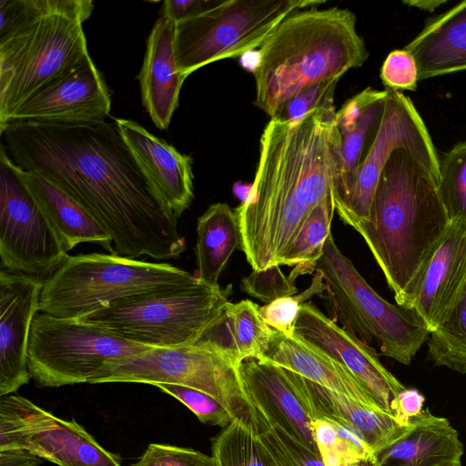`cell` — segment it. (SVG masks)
Listing matches in <instances>:
<instances>
[{"label":"cell","mask_w":466,"mask_h":466,"mask_svg":"<svg viewBox=\"0 0 466 466\" xmlns=\"http://www.w3.org/2000/svg\"><path fill=\"white\" fill-rule=\"evenodd\" d=\"M0 133L18 167L47 178L96 218L116 255L164 260L186 250L177 218L155 194L115 123L14 121Z\"/></svg>","instance_id":"obj_1"},{"label":"cell","mask_w":466,"mask_h":466,"mask_svg":"<svg viewBox=\"0 0 466 466\" xmlns=\"http://www.w3.org/2000/svg\"><path fill=\"white\" fill-rule=\"evenodd\" d=\"M335 115L334 107H320L265 127L253 183L235 210L239 248L252 269L281 266L309 214L332 195L340 166Z\"/></svg>","instance_id":"obj_2"},{"label":"cell","mask_w":466,"mask_h":466,"mask_svg":"<svg viewBox=\"0 0 466 466\" xmlns=\"http://www.w3.org/2000/svg\"><path fill=\"white\" fill-rule=\"evenodd\" d=\"M439 155L399 147L378 181L368 218L355 229L365 240L399 300L451 220L439 190Z\"/></svg>","instance_id":"obj_3"},{"label":"cell","mask_w":466,"mask_h":466,"mask_svg":"<svg viewBox=\"0 0 466 466\" xmlns=\"http://www.w3.org/2000/svg\"><path fill=\"white\" fill-rule=\"evenodd\" d=\"M349 9L317 7L284 18L264 41L253 67L255 105L270 118L291 96L340 78L369 57Z\"/></svg>","instance_id":"obj_4"},{"label":"cell","mask_w":466,"mask_h":466,"mask_svg":"<svg viewBox=\"0 0 466 466\" xmlns=\"http://www.w3.org/2000/svg\"><path fill=\"white\" fill-rule=\"evenodd\" d=\"M90 0L0 1V127L31 95L88 53Z\"/></svg>","instance_id":"obj_5"},{"label":"cell","mask_w":466,"mask_h":466,"mask_svg":"<svg viewBox=\"0 0 466 466\" xmlns=\"http://www.w3.org/2000/svg\"><path fill=\"white\" fill-rule=\"evenodd\" d=\"M231 289L197 279L118 299L78 319L151 348L193 345L221 318Z\"/></svg>","instance_id":"obj_6"},{"label":"cell","mask_w":466,"mask_h":466,"mask_svg":"<svg viewBox=\"0 0 466 466\" xmlns=\"http://www.w3.org/2000/svg\"><path fill=\"white\" fill-rule=\"evenodd\" d=\"M196 275L167 263L116 254L67 255L47 278L39 311L65 319H81L137 294L194 282Z\"/></svg>","instance_id":"obj_7"},{"label":"cell","mask_w":466,"mask_h":466,"mask_svg":"<svg viewBox=\"0 0 466 466\" xmlns=\"http://www.w3.org/2000/svg\"><path fill=\"white\" fill-rule=\"evenodd\" d=\"M327 284L333 320L370 345L376 340L380 354L410 365L430 336L425 321L413 309L380 297L338 248L330 233L315 264Z\"/></svg>","instance_id":"obj_8"},{"label":"cell","mask_w":466,"mask_h":466,"mask_svg":"<svg viewBox=\"0 0 466 466\" xmlns=\"http://www.w3.org/2000/svg\"><path fill=\"white\" fill-rule=\"evenodd\" d=\"M321 0H213L198 14L176 24L177 70L188 76L210 63L259 48L290 14L324 4Z\"/></svg>","instance_id":"obj_9"},{"label":"cell","mask_w":466,"mask_h":466,"mask_svg":"<svg viewBox=\"0 0 466 466\" xmlns=\"http://www.w3.org/2000/svg\"><path fill=\"white\" fill-rule=\"evenodd\" d=\"M149 349L98 325L38 311L30 330L28 370L40 388L89 383L104 368Z\"/></svg>","instance_id":"obj_10"},{"label":"cell","mask_w":466,"mask_h":466,"mask_svg":"<svg viewBox=\"0 0 466 466\" xmlns=\"http://www.w3.org/2000/svg\"><path fill=\"white\" fill-rule=\"evenodd\" d=\"M108 382L181 385L214 397L235 418L251 414L238 367L221 352L196 344L151 348L133 359L104 368L89 383Z\"/></svg>","instance_id":"obj_11"},{"label":"cell","mask_w":466,"mask_h":466,"mask_svg":"<svg viewBox=\"0 0 466 466\" xmlns=\"http://www.w3.org/2000/svg\"><path fill=\"white\" fill-rule=\"evenodd\" d=\"M67 255L55 228L23 182L18 167L1 144V269L47 278Z\"/></svg>","instance_id":"obj_12"},{"label":"cell","mask_w":466,"mask_h":466,"mask_svg":"<svg viewBox=\"0 0 466 466\" xmlns=\"http://www.w3.org/2000/svg\"><path fill=\"white\" fill-rule=\"evenodd\" d=\"M25 448L58 466H122L76 421L63 420L16 394L0 398V449Z\"/></svg>","instance_id":"obj_13"},{"label":"cell","mask_w":466,"mask_h":466,"mask_svg":"<svg viewBox=\"0 0 466 466\" xmlns=\"http://www.w3.org/2000/svg\"><path fill=\"white\" fill-rule=\"evenodd\" d=\"M386 89L387 99L377 136L347 191L334 201L340 219L353 228L368 218L380 173L395 148L412 147L436 150L411 99L402 92Z\"/></svg>","instance_id":"obj_14"},{"label":"cell","mask_w":466,"mask_h":466,"mask_svg":"<svg viewBox=\"0 0 466 466\" xmlns=\"http://www.w3.org/2000/svg\"><path fill=\"white\" fill-rule=\"evenodd\" d=\"M110 109L108 88L87 54L25 99L10 116L8 123L75 124L104 121L109 116Z\"/></svg>","instance_id":"obj_15"},{"label":"cell","mask_w":466,"mask_h":466,"mask_svg":"<svg viewBox=\"0 0 466 466\" xmlns=\"http://www.w3.org/2000/svg\"><path fill=\"white\" fill-rule=\"evenodd\" d=\"M295 334L344 365L382 410L396 416L399 395L406 387L382 365L373 348L324 315L311 302L301 305Z\"/></svg>","instance_id":"obj_16"},{"label":"cell","mask_w":466,"mask_h":466,"mask_svg":"<svg viewBox=\"0 0 466 466\" xmlns=\"http://www.w3.org/2000/svg\"><path fill=\"white\" fill-rule=\"evenodd\" d=\"M465 282L466 219H458L451 221L396 304L416 311L431 333L447 318Z\"/></svg>","instance_id":"obj_17"},{"label":"cell","mask_w":466,"mask_h":466,"mask_svg":"<svg viewBox=\"0 0 466 466\" xmlns=\"http://www.w3.org/2000/svg\"><path fill=\"white\" fill-rule=\"evenodd\" d=\"M44 279L0 270V397L29 382L28 344Z\"/></svg>","instance_id":"obj_18"},{"label":"cell","mask_w":466,"mask_h":466,"mask_svg":"<svg viewBox=\"0 0 466 466\" xmlns=\"http://www.w3.org/2000/svg\"><path fill=\"white\" fill-rule=\"evenodd\" d=\"M114 123L162 205L178 219L194 198L192 158L134 120Z\"/></svg>","instance_id":"obj_19"},{"label":"cell","mask_w":466,"mask_h":466,"mask_svg":"<svg viewBox=\"0 0 466 466\" xmlns=\"http://www.w3.org/2000/svg\"><path fill=\"white\" fill-rule=\"evenodd\" d=\"M238 373L248 400L264 417L319 453L309 418L284 367L267 359L250 358L240 363Z\"/></svg>","instance_id":"obj_20"},{"label":"cell","mask_w":466,"mask_h":466,"mask_svg":"<svg viewBox=\"0 0 466 466\" xmlns=\"http://www.w3.org/2000/svg\"><path fill=\"white\" fill-rule=\"evenodd\" d=\"M286 370L309 418L324 415L350 427L362 437L372 455L411 427L410 420L404 422L392 414L361 404Z\"/></svg>","instance_id":"obj_21"},{"label":"cell","mask_w":466,"mask_h":466,"mask_svg":"<svg viewBox=\"0 0 466 466\" xmlns=\"http://www.w3.org/2000/svg\"><path fill=\"white\" fill-rule=\"evenodd\" d=\"M176 23L165 16L155 22L147 37L143 64L138 75L142 105L155 126L168 128L178 106L184 76L177 70L175 49Z\"/></svg>","instance_id":"obj_22"},{"label":"cell","mask_w":466,"mask_h":466,"mask_svg":"<svg viewBox=\"0 0 466 466\" xmlns=\"http://www.w3.org/2000/svg\"><path fill=\"white\" fill-rule=\"evenodd\" d=\"M410 429L374 453L373 466H461L463 445L458 431L428 409L410 419Z\"/></svg>","instance_id":"obj_23"},{"label":"cell","mask_w":466,"mask_h":466,"mask_svg":"<svg viewBox=\"0 0 466 466\" xmlns=\"http://www.w3.org/2000/svg\"><path fill=\"white\" fill-rule=\"evenodd\" d=\"M387 94V89L367 87L336 112L340 135V166L332 190L333 201L347 191L372 145L382 120Z\"/></svg>","instance_id":"obj_24"},{"label":"cell","mask_w":466,"mask_h":466,"mask_svg":"<svg viewBox=\"0 0 466 466\" xmlns=\"http://www.w3.org/2000/svg\"><path fill=\"white\" fill-rule=\"evenodd\" d=\"M263 359L289 369L327 390L381 410L366 388L344 365L296 334L286 337L280 333Z\"/></svg>","instance_id":"obj_25"},{"label":"cell","mask_w":466,"mask_h":466,"mask_svg":"<svg viewBox=\"0 0 466 466\" xmlns=\"http://www.w3.org/2000/svg\"><path fill=\"white\" fill-rule=\"evenodd\" d=\"M416 59L419 81L466 70V1L429 18L405 47Z\"/></svg>","instance_id":"obj_26"},{"label":"cell","mask_w":466,"mask_h":466,"mask_svg":"<svg viewBox=\"0 0 466 466\" xmlns=\"http://www.w3.org/2000/svg\"><path fill=\"white\" fill-rule=\"evenodd\" d=\"M18 168L67 252L82 243H96L115 254L110 236L86 208L43 176Z\"/></svg>","instance_id":"obj_27"},{"label":"cell","mask_w":466,"mask_h":466,"mask_svg":"<svg viewBox=\"0 0 466 466\" xmlns=\"http://www.w3.org/2000/svg\"><path fill=\"white\" fill-rule=\"evenodd\" d=\"M259 308L249 299L229 302L195 344L221 352L238 368L247 359L265 358L280 333L265 322Z\"/></svg>","instance_id":"obj_28"},{"label":"cell","mask_w":466,"mask_h":466,"mask_svg":"<svg viewBox=\"0 0 466 466\" xmlns=\"http://www.w3.org/2000/svg\"><path fill=\"white\" fill-rule=\"evenodd\" d=\"M239 244L236 211L226 203L209 206L197 223L196 277L207 285L218 286L220 274Z\"/></svg>","instance_id":"obj_29"},{"label":"cell","mask_w":466,"mask_h":466,"mask_svg":"<svg viewBox=\"0 0 466 466\" xmlns=\"http://www.w3.org/2000/svg\"><path fill=\"white\" fill-rule=\"evenodd\" d=\"M310 431L325 466H360L372 461V452L353 429L328 417L309 418Z\"/></svg>","instance_id":"obj_30"},{"label":"cell","mask_w":466,"mask_h":466,"mask_svg":"<svg viewBox=\"0 0 466 466\" xmlns=\"http://www.w3.org/2000/svg\"><path fill=\"white\" fill-rule=\"evenodd\" d=\"M427 346L435 365L466 374V282L447 318L430 334Z\"/></svg>","instance_id":"obj_31"},{"label":"cell","mask_w":466,"mask_h":466,"mask_svg":"<svg viewBox=\"0 0 466 466\" xmlns=\"http://www.w3.org/2000/svg\"><path fill=\"white\" fill-rule=\"evenodd\" d=\"M251 409L255 436L269 466H325L319 453L264 417L252 404Z\"/></svg>","instance_id":"obj_32"},{"label":"cell","mask_w":466,"mask_h":466,"mask_svg":"<svg viewBox=\"0 0 466 466\" xmlns=\"http://www.w3.org/2000/svg\"><path fill=\"white\" fill-rule=\"evenodd\" d=\"M211 451L217 466H269L255 436L252 409L212 439Z\"/></svg>","instance_id":"obj_33"},{"label":"cell","mask_w":466,"mask_h":466,"mask_svg":"<svg viewBox=\"0 0 466 466\" xmlns=\"http://www.w3.org/2000/svg\"><path fill=\"white\" fill-rule=\"evenodd\" d=\"M335 211L332 195L322 199L309 214L284 258L282 265L315 264L323 254L324 246L331 233L330 226Z\"/></svg>","instance_id":"obj_34"},{"label":"cell","mask_w":466,"mask_h":466,"mask_svg":"<svg viewBox=\"0 0 466 466\" xmlns=\"http://www.w3.org/2000/svg\"><path fill=\"white\" fill-rule=\"evenodd\" d=\"M439 190L451 221L466 219V141L439 157Z\"/></svg>","instance_id":"obj_35"},{"label":"cell","mask_w":466,"mask_h":466,"mask_svg":"<svg viewBox=\"0 0 466 466\" xmlns=\"http://www.w3.org/2000/svg\"><path fill=\"white\" fill-rule=\"evenodd\" d=\"M314 270L310 266L299 264L288 277L279 265L263 270L253 269L242 279L241 288L247 294L268 304L279 298L294 296L298 292L295 285L297 278Z\"/></svg>","instance_id":"obj_36"},{"label":"cell","mask_w":466,"mask_h":466,"mask_svg":"<svg viewBox=\"0 0 466 466\" xmlns=\"http://www.w3.org/2000/svg\"><path fill=\"white\" fill-rule=\"evenodd\" d=\"M327 284L322 274L316 271L310 286L303 292L279 298L259 308V312L265 322L275 330L286 337L295 334V327L300 307L312 296L323 297Z\"/></svg>","instance_id":"obj_37"},{"label":"cell","mask_w":466,"mask_h":466,"mask_svg":"<svg viewBox=\"0 0 466 466\" xmlns=\"http://www.w3.org/2000/svg\"><path fill=\"white\" fill-rule=\"evenodd\" d=\"M153 386L183 403L204 424L225 429L236 419L219 400L200 390L168 383Z\"/></svg>","instance_id":"obj_38"},{"label":"cell","mask_w":466,"mask_h":466,"mask_svg":"<svg viewBox=\"0 0 466 466\" xmlns=\"http://www.w3.org/2000/svg\"><path fill=\"white\" fill-rule=\"evenodd\" d=\"M339 80L330 79L304 88L288 99L270 119L292 122L314 109L334 107V92Z\"/></svg>","instance_id":"obj_39"},{"label":"cell","mask_w":466,"mask_h":466,"mask_svg":"<svg viewBox=\"0 0 466 466\" xmlns=\"http://www.w3.org/2000/svg\"><path fill=\"white\" fill-rule=\"evenodd\" d=\"M133 466H217L212 456L191 448L150 443Z\"/></svg>","instance_id":"obj_40"},{"label":"cell","mask_w":466,"mask_h":466,"mask_svg":"<svg viewBox=\"0 0 466 466\" xmlns=\"http://www.w3.org/2000/svg\"><path fill=\"white\" fill-rule=\"evenodd\" d=\"M380 76L388 89L415 91L419 82L416 59L405 48L393 50L385 58Z\"/></svg>","instance_id":"obj_41"},{"label":"cell","mask_w":466,"mask_h":466,"mask_svg":"<svg viewBox=\"0 0 466 466\" xmlns=\"http://www.w3.org/2000/svg\"><path fill=\"white\" fill-rule=\"evenodd\" d=\"M213 0H166L163 2L160 16H165L176 24L193 16L208 8Z\"/></svg>","instance_id":"obj_42"},{"label":"cell","mask_w":466,"mask_h":466,"mask_svg":"<svg viewBox=\"0 0 466 466\" xmlns=\"http://www.w3.org/2000/svg\"><path fill=\"white\" fill-rule=\"evenodd\" d=\"M424 397L415 389H405L398 398L396 416L404 422L419 414L423 409Z\"/></svg>","instance_id":"obj_43"},{"label":"cell","mask_w":466,"mask_h":466,"mask_svg":"<svg viewBox=\"0 0 466 466\" xmlns=\"http://www.w3.org/2000/svg\"><path fill=\"white\" fill-rule=\"evenodd\" d=\"M42 459L20 447L0 449V466H41Z\"/></svg>","instance_id":"obj_44"},{"label":"cell","mask_w":466,"mask_h":466,"mask_svg":"<svg viewBox=\"0 0 466 466\" xmlns=\"http://www.w3.org/2000/svg\"><path fill=\"white\" fill-rule=\"evenodd\" d=\"M446 0H405L402 1L404 5L414 7L426 12H433L438 7L445 5Z\"/></svg>","instance_id":"obj_45"},{"label":"cell","mask_w":466,"mask_h":466,"mask_svg":"<svg viewBox=\"0 0 466 466\" xmlns=\"http://www.w3.org/2000/svg\"><path fill=\"white\" fill-rule=\"evenodd\" d=\"M360 466H373V465L369 462H366V463L361 464Z\"/></svg>","instance_id":"obj_46"}]
</instances>
